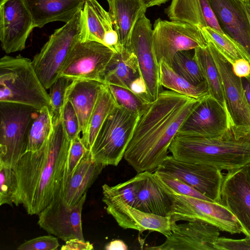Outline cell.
<instances>
[{"label": "cell", "instance_id": "1", "mask_svg": "<svg viewBox=\"0 0 250 250\" xmlns=\"http://www.w3.org/2000/svg\"><path fill=\"white\" fill-rule=\"evenodd\" d=\"M199 100L164 90L150 103L138 118L124 157L137 173L152 171L162 164L174 138Z\"/></svg>", "mask_w": 250, "mask_h": 250}, {"label": "cell", "instance_id": "2", "mask_svg": "<svg viewBox=\"0 0 250 250\" xmlns=\"http://www.w3.org/2000/svg\"><path fill=\"white\" fill-rule=\"evenodd\" d=\"M61 118L53 121L44 145L25 151L13 168L18 182L20 205L31 215H38L59 194L70 145Z\"/></svg>", "mask_w": 250, "mask_h": 250}, {"label": "cell", "instance_id": "3", "mask_svg": "<svg viewBox=\"0 0 250 250\" xmlns=\"http://www.w3.org/2000/svg\"><path fill=\"white\" fill-rule=\"evenodd\" d=\"M169 151L179 160L231 171L250 163V130L238 127L232 123L225 132L217 137L177 133Z\"/></svg>", "mask_w": 250, "mask_h": 250}, {"label": "cell", "instance_id": "4", "mask_svg": "<svg viewBox=\"0 0 250 250\" xmlns=\"http://www.w3.org/2000/svg\"><path fill=\"white\" fill-rule=\"evenodd\" d=\"M0 102L26 105L52 111L46 89L38 78L32 61L21 56L5 55L0 60Z\"/></svg>", "mask_w": 250, "mask_h": 250}, {"label": "cell", "instance_id": "5", "mask_svg": "<svg viewBox=\"0 0 250 250\" xmlns=\"http://www.w3.org/2000/svg\"><path fill=\"white\" fill-rule=\"evenodd\" d=\"M139 115L117 105L100 129L89 149L97 163L117 166L124 157Z\"/></svg>", "mask_w": 250, "mask_h": 250}, {"label": "cell", "instance_id": "6", "mask_svg": "<svg viewBox=\"0 0 250 250\" xmlns=\"http://www.w3.org/2000/svg\"><path fill=\"white\" fill-rule=\"evenodd\" d=\"M38 109L0 102V165L14 168L26 151L29 129Z\"/></svg>", "mask_w": 250, "mask_h": 250}, {"label": "cell", "instance_id": "7", "mask_svg": "<svg viewBox=\"0 0 250 250\" xmlns=\"http://www.w3.org/2000/svg\"><path fill=\"white\" fill-rule=\"evenodd\" d=\"M80 11L70 21L56 29L50 36L32 61L38 78L46 89L60 77L68 55L79 41Z\"/></svg>", "mask_w": 250, "mask_h": 250}, {"label": "cell", "instance_id": "8", "mask_svg": "<svg viewBox=\"0 0 250 250\" xmlns=\"http://www.w3.org/2000/svg\"><path fill=\"white\" fill-rule=\"evenodd\" d=\"M162 183L172 200L171 208L167 216L171 222L200 220L217 227L221 231L231 234L242 232L238 221L222 204L177 193Z\"/></svg>", "mask_w": 250, "mask_h": 250}, {"label": "cell", "instance_id": "9", "mask_svg": "<svg viewBox=\"0 0 250 250\" xmlns=\"http://www.w3.org/2000/svg\"><path fill=\"white\" fill-rule=\"evenodd\" d=\"M152 34V46L158 62L172 67L179 51L204 47L207 43L200 28L188 23L157 19Z\"/></svg>", "mask_w": 250, "mask_h": 250}, {"label": "cell", "instance_id": "10", "mask_svg": "<svg viewBox=\"0 0 250 250\" xmlns=\"http://www.w3.org/2000/svg\"><path fill=\"white\" fill-rule=\"evenodd\" d=\"M114 53L98 42L78 41L68 55L60 76L103 83L104 72Z\"/></svg>", "mask_w": 250, "mask_h": 250}, {"label": "cell", "instance_id": "11", "mask_svg": "<svg viewBox=\"0 0 250 250\" xmlns=\"http://www.w3.org/2000/svg\"><path fill=\"white\" fill-rule=\"evenodd\" d=\"M155 170L184 182L212 201L219 203L224 175L218 168L179 160L172 155H168Z\"/></svg>", "mask_w": 250, "mask_h": 250}, {"label": "cell", "instance_id": "12", "mask_svg": "<svg viewBox=\"0 0 250 250\" xmlns=\"http://www.w3.org/2000/svg\"><path fill=\"white\" fill-rule=\"evenodd\" d=\"M86 198V193L77 204L69 206L59 194L38 214V224L64 242L73 238L84 240L82 212Z\"/></svg>", "mask_w": 250, "mask_h": 250}, {"label": "cell", "instance_id": "13", "mask_svg": "<svg viewBox=\"0 0 250 250\" xmlns=\"http://www.w3.org/2000/svg\"><path fill=\"white\" fill-rule=\"evenodd\" d=\"M34 28L32 16L23 0H0V40L5 53L24 49Z\"/></svg>", "mask_w": 250, "mask_h": 250}, {"label": "cell", "instance_id": "14", "mask_svg": "<svg viewBox=\"0 0 250 250\" xmlns=\"http://www.w3.org/2000/svg\"><path fill=\"white\" fill-rule=\"evenodd\" d=\"M207 45L220 73L227 109L234 125L250 130V107L244 90L242 78L232 70V64L210 42Z\"/></svg>", "mask_w": 250, "mask_h": 250}, {"label": "cell", "instance_id": "15", "mask_svg": "<svg viewBox=\"0 0 250 250\" xmlns=\"http://www.w3.org/2000/svg\"><path fill=\"white\" fill-rule=\"evenodd\" d=\"M153 29L150 20L144 15L136 23L130 42V49L137 59L141 76L147 88L150 102L162 91L159 80V64L152 46Z\"/></svg>", "mask_w": 250, "mask_h": 250}, {"label": "cell", "instance_id": "16", "mask_svg": "<svg viewBox=\"0 0 250 250\" xmlns=\"http://www.w3.org/2000/svg\"><path fill=\"white\" fill-rule=\"evenodd\" d=\"M232 123L228 109L208 95L199 100L178 133L217 137L225 132Z\"/></svg>", "mask_w": 250, "mask_h": 250}, {"label": "cell", "instance_id": "17", "mask_svg": "<svg viewBox=\"0 0 250 250\" xmlns=\"http://www.w3.org/2000/svg\"><path fill=\"white\" fill-rule=\"evenodd\" d=\"M171 234L157 246L147 248L152 250H215L214 243L220 230L205 221L195 220L177 224L171 222Z\"/></svg>", "mask_w": 250, "mask_h": 250}, {"label": "cell", "instance_id": "18", "mask_svg": "<svg viewBox=\"0 0 250 250\" xmlns=\"http://www.w3.org/2000/svg\"><path fill=\"white\" fill-rule=\"evenodd\" d=\"M103 202L107 212L124 229H133L142 232L156 231L166 237L171 234V220L169 216H162L141 211L121 199L103 192Z\"/></svg>", "mask_w": 250, "mask_h": 250}, {"label": "cell", "instance_id": "19", "mask_svg": "<svg viewBox=\"0 0 250 250\" xmlns=\"http://www.w3.org/2000/svg\"><path fill=\"white\" fill-rule=\"evenodd\" d=\"M221 29L244 53L250 63V22L244 2L208 0Z\"/></svg>", "mask_w": 250, "mask_h": 250}, {"label": "cell", "instance_id": "20", "mask_svg": "<svg viewBox=\"0 0 250 250\" xmlns=\"http://www.w3.org/2000/svg\"><path fill=\"white\" fill-rule=\"evenodd\" d=\"M219 203L233 214L242 232L250 237V185L242 168L224 176Z\"/></svg>", "mask_w": 250, "mask_h": 250}, {"label": "cell", "instance_id": "21", "mask_svg": "<svg viewBox=\"0 0 250 250\" xmlns=\"http://www.w3.org/2000/svg\"><path fill=\"white\" fill-rule=\"evenodd\" d=\"M137 196L135 208L144 212L167 216L172 200L155 173L146 171L138 173Z\"/></svg>", "mask_w": 250, "mask_h": 250}, {"label": "cell", "instance_id": "22", "mask_svg": "<svg viewBox=\"0 0 250 250\" xmlns=\"http://www.w3.org/2000/svg\"><path fill=\"white\" fill-rule=\"evenodd\" d=\"M35 28L53 21L67 23L83 8L86 0H23Z\"/></svg>", "mask_w": 250, "mask_h": 250}, {"label": "cell", "instance_id": "23", "mask_svg": "<svg viewBox=\"0 0 250 250\" xmlns=\"http://www.w3.org/2000/svg\"><path fill=\"white\" fill-rule=\"evenodd\" d=\"M120 45L130 49L132 34L137 21L147 8L143 0H106Z\"/></svg>", "mask_w": 250, "mask_h": 250}, {"label": "cell", "instance_id": "24", "mask_svg": "<svg viewBox=\"0 0 250 250\" xmlns=\"http://www.w3.org/2000/svg\"><path fill=\"white\" fill-rule=\"evenodd\" d=\"M165 13L171 21L188 23L200 29L210 27L225 34L208 0H172Z\"/></svg>", "mask_w": 250, "mask_h": 250}, {"label": "cell", "instance_id": "25", "mask_svg": "<svg viewBox=\"0 0 250 250\" xmlns=\"http://www.w3.org/2000/svg\"><path fill=\"white\" fill-rule=\"evenodd\" d=\"M80 16V42L104 44L105 35L115 30L109 12L96 0H86Z\"/></svg>", "mask_w": 250, "mask_h": 250}, {"label": "cell", "instance_id": "26", "mask_svg": "<svg viewBox=\"0 0 250 250\" xmlns=\"http://www.w3.org/2000/svg\"><path fill=\"white\" fill-rule=\"evenodd\" d=\"M105 167L95 161L88 149L65 187L62 195L64 203L69 206L77 204Z\"/></svg>", "mask_w": 250, "mask_h": 250}, {"label": "cell", "instance_id": "27", "mask_svg": "<svg viewBox=\"0 0 250 250\" xmlns=\"http://www.w3.org/2000/svg\"><path fill=\"white\" fill-rule=\"evenodd\" d=\"M103 84L96 81L76 80H73L67 88L66 99L71 103L77 113L82 135L86 130Z\"/></svg>", "mask_w": 250, "mask_h": 250}, {"label": "cell", "instance_id": "28", "mask_svg": "<svg viewBox=\"0 0 250 250\" xmlns=\"http://www.w3.org/2000/svg\"><path fill=\"white\" fill-rule=\"evenodd\" d=\"M141 76L136 56L131 49L122 47L115 52L103 76V83L130 89V83Z\"/></svg>", "mask_w": 250, "mask_h": 250}, {"label": "cell", "instance_id": "29", "mask_svg": "<svg viewBox=\"0 0 250 250\" xmlns=\"http://www.w3.org/2000/svg\"><path fill=\"white\" fill-rule=\"evenodd\" d=\"M117 105L107 85L104 83L91 114L86 130L81 137L88 149H90L106 117Z\"/></svg>", "mask_w": 250, "mask_h": 250}, {"label": "cell", "instance_id": "30", "mask_svg": "<svg viewBox=\"0 0 250 250\" xmlns=\"http://www.w3.org/2000/svg\"><path fill=\"white\" fill-rule=\"evenodd\" d=\"M159 80L162 86L197 100L209 95L205 81L199 84L193 83L164 61L159 63Z\"/></svg>", "mask_w": 250, "mask_h": 250}, {"label": "cell", "instance_id": "31", "mask_svg": "<svg viewBox=\"0 0 250 250\" xmlns=\"http://www.w3.org/2000/svg\"><path fill=\"white\" fill-rule=\"evenodd\" d=\"M193 56L207 84L209 95L227 109L221 76L207 44L195 48Z\"/></svg>", "mask_w": 250, "mask_h": 250}, {"label": "cell", "instance_id": "32", "mask_svg": "<svg viewBox=\"0 0 250 250\" xmlns=\"http://www.w3.org/2000/svg\"><path fill=\"white\" fill-rule=\"evenodd\" d=\"M53 129V116L47 107L39 109L29 129L26 151H35L46 143Z\"/></svg>", "mask_w": 250, "mask_h": 250}, {"label": "cell", "instance_id": "33", "mask_svg": "<svg viewBox=\"0 0 250 250\" xmlns=\"http://www.w3.org/2000/svg\"><path fill=\"white\" fill-rule=\"evenodd\" d=\"M200 30L206 42H211L231 64L240 59L247 60L246 56L238 46L225 34L210 27H203Z\"/></svg>", "mask_w": 250, "mask_h": 250}, {"label": "cell", "instance_id": "34", "mask_svg": "<svg viewBox=\"0 0 250 250\" xmlns=\"http://www.w3.org/2000/svg\"><path fill=\"white\" fill-rule=\"evenodd\" d=\"M20 205L17 177L13 168L0 165V205Z\"/></svg>", "mask_w": 250, "mask_h": 250}, {"label": "cell", "instance_id": "35", "mask_svg": "<svg viewBox=\"0 0 250 250\" xmlns=\"http://www.w3.org/2000/svg\"><path fill=\"white\" fill-rule=\"evenodd\" d=\"M172 68L179 75L194 84L204 81L200 67L188 51H180L174 56Z\"/></svg>", "mask_w": 250, "mask_h": 250}, {"label": "cell", "instance_id": "36", "mask_svg": "<svg viewBox=\"0 0 250 250\" xmlns=\"http://www.w3.org/2000/svg\"><path fill=\"white\" fill-rule=\"evenodd\" d=\"M107 85L118 105L123 106L139 115L146 110L150 103L130 89L113 84Z\"/></svg>", "mask_w": 250, "mask_h": 250}, {"label": "cell", "instance_id": "37", "mask_svg": "<svg viewBox=\"0 0 250 250\" xmlns=\"http://www.w3.org/2000/svg\"><path fill=\"white\" fill-rule=\"evenodd\" d=\"M87 150L80 135L70 142L62 183V197L66 185Z\"/></svg>", "mask_w": 250, "mask_h": 250}, {"label": "cell", "instance_id": "38", "mask_svg": "<svg viewBox=\"0 0 250 250\" xmlns=\"http://www.w3.org/2000/svg\"><path fill=\"white\" fill-rule=\"evenodd\" d=\"M73 81L68 78L60 76L48 89L53 121L61 118L62 110L66 100L67 90Z\"/></svg>", "mask_w": 250, "mask_h": 250}, {"label": "cell", "instance_id": "39", "mask_svg": "<svg viewBox=\"0 0 250 250\" xmlns=\"http://www.w3.org/2000/svg\"><path fill=\"white\" fill-rule=\"evenodd\" d=\"M137 188V178L135 176L128 181L114 186L105 184L102 186V191L116 196L135 208Z\"/></svg>", "mask_w": 250, "mask_h": 250}, {"label": "cell", "instance_id": "40", "mask_svg": "<svg viewBox=\"0 0 250 250\" xmlns=\"http://www.w3.org/2000/svg\"><path fill=\"white\" fill-rule=\"evenodd\" d=\"M157 177L175 192L205 200L212 201L184 182L163 172L155 170ZM214 202V201H213Z\"/></svg>", "mask_w": 250, "mask_h": 250}, {"label": "cell", "instance_id": "41", "mask_svg": "<svg viewBox=\"0 0 250 250\" xmlns=\"http://www.w3.org/2000/svg\"><path fill=\"white\" fill-rule=\"evenodd\" d=\"M61 118L66 135L70 141L80 135L81 131L78 117L73 105L66 99Z\"/></svg>", "mask_w": 250, "mask_h": 250}, {"label": "cell", "instance_id": "42", "mask_svg": "<svg viewBox=\"0 0 250 250\" xmlns=\"http://www.w3.org/2000/svg\"><path fill=\"white\" fill-rule=\"evenodd\" d=\"M60 246L58 239L53 235L39 236L21 244L19 250H56Z\"/></svg>", "mask_w": 250, "mask_h": 250}, {"label": "cell", "instance_id": "43", "mask_svg": "<svg viewBox=\"0 0 250 250\" xmlns=\"http://www.w3.org/2000/svg\"><path fill=\"white\" fill-rule=\"evenodd\" d=\"M214 247L215 250H250V237L241 239L219 237Z\"/></svg>", "mask_w": 250, "mask_h": 250}, {"label": "cell", "instance_id": "44", "mask_svg": "<svg viewBox=\"0 0 250 250\" xmlns=\"http://www.w3.org/2000/svg\"><path fill=\"white\" fill-rule=\"evenodd\" d=\"M61 249L62 250H91L93 246L89 241L79 238H73L65 242Z\"/></svg>", "mask_w": 250, "mask_h": 250}, {"label": "cell", "instance_id": "45", "mask_svg": "<svg viewBox=\"0 0 250 250\" xmlns=\"http://www.w3.org/2000/svg\"><path fill=\"white\" fill-rule=\"evenodd\" d=\"M234 73L241 78L249 76L250 74V63L246 59H240L232 64Z\"/></svg>", "mask_w": 250, "mask_h": 250}, {"label": "cell", "instance_id": "46", "mask_svg": "<svg viewBox=\"0 0 250 250\" xmlns=\"http://www.w3.org/2000/svg\"><path fill=\"white\" fill-rule=\"evenodd\" d=\"M129 88L135 94L150 102L147 96L146 83L141 76L132 82Z\"/></svg>", "mask_w": 250, "mask_h": 250}, {"label": "cell", "instance_id": "47", "mask_svg": "<svg viewBox=\"0 0 250 250\" xmlns=\"http://www.w3.org/2000/svg\"><path fill=\"white\" fill-rule=\"evenodd\" d=\"M104 249L106 250H125L127 249V247L123 241L121 240H114L106 244Z\"/></svg>", "mask_w": 250, "mask_h": 250}, {"label": "cell", "instance_id": "48", "mask_svg": "<svg viewBox=\"0 0 250 250\" xmlns=\"http://www.w3.org/2000/svg\"><path fill=\"white\" fill-rule=\"evenodd\" d=\"M242 84L249 105L250 107V74L242 78Z\"/></svg>", "mask_w": 250, "mask_h": 250}, {"label": "cell", "instance_id": "49", "mask_svg": "<svg viewBox=\"0 0 250 250\" xmlns=\"http://www.w3.org/2000/svg\"><path fill=\"white\" fill-rule=\"evenodd\" d=\"M147 7L159 6L168 1V0H143Z\"/></svg>", "mask_w": 250, "mask_h": 250}, {"label": "cell", "instance_id": "50", "mask_svg": "<svg viewBox=\"0 0 250 250\" xmlns=\"http://www.w3.org/2000/svg\"><path fill=\"white\" fill-rule=\"evenodd\" d=\"M242 170L250 185V163L242 167Z\"/></svg>", "mask_w": 250, "mask_h": 250}, {"label": "cell", "instance_id": "51", "mask_svg": "<svg viewBox=\"0 0 250 250\" xmlns=\"http://www.w3.org/2000/svg\"><path fill=\"white\" fill-rule=\"evenodd\" d=\"M244 5L250 22V2L244 3Z\"/></svg>", "mask_w": 250, "mask_h": 250}, {"label": "cell", "instance_id": "52", "mask_svg": "<svg viewBox=\"0 0 250 250\" xmlns=\"http://www.w3.org/2000/svg\"><path fill=\"white\" fill-rule=\"evenodd\" d=\"M244 3H247V2H250V0H239Z\"/></svg>", "mask_w": 250, "mask_h": 250}]
</instances>
